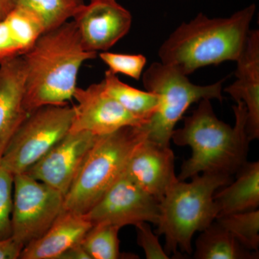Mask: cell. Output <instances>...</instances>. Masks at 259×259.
<instances>
[{"label":"cell","instance_id":"cell-1","mask_svg":"<svg viewBox=\"0 0 259 259\" xmlns=\"http://www.w3.org/2000/svg\"><path fill=\"white\" fill-rule=\"evenodd\" d=\"M97 53L85 50L74 22H66L38 37L23 57L24 105L30 113L44 105H65L74 98L78 73Z\"/></svg>","mask_w":259,"mask_h":259},{"label":"cell","instance_id":"cell-2","mask_svg":"<svg viewBox=\"0 0 259 259\" xmlns=\"http://www.w3.org/2000/svg\"><path fill=\"white\" fill-rule=\"evenodd\" d=\"M211 100L202 99L182 128L175 130L171 140L179 146H190L192 156L184 161L177 179L185 181L203 172L236 174L247 162L249 139L246 133L244 103L233 106L234 127L220 120Z\"/></svg>","mask_w":259,"mask_h":259},{"label":"cell","instance_id":"cell-3","mask_svg":"<svg viewBox=\"0 0 259 259\" xmlns=\"http://www.w3.org/2000/svg\"><path fill=\"white\" fill-rule=\"evenodd\" d=\"M255 4L229 18H209L199 13L183 23L163 42L158 56L163 64L188 76L204 66L236 61L245 47Z\"/></svg>","mask_w":259,"mask_h":259},{"label":"cell","instance_id":"cell-4","mask_svg":"<svg viewBox=\"0 0 259 259\" xmlns=\"http://www.w3.org/2000/svg\"><path fill=\"white\" fill-rule=\"evenodd\" d=\"M190 179L189 182L177 180L159 202L156 233L164 236L168 255L178 254V249L192 254V237L208 228L219 214L214 193L231 182V175L218 172H203Z\"/></svg>","mask_w":259,"mask_h":259},{"label":"cell","instance_id":"cell-5","mask_svg":"<svg viewBox=\"0 0 259 259\" xmlns=\"http://www.w3.org/2000/svg\"><path fill=\"white\" fill-rule=\"evenodd\" d=\"M146 139L143 125L98 136L65 195L63 210L88 212L122 175L133 151Z\"/></svg>","mask_w":259,"mask_h":259},{"label":"cell","instance_id":"cell-6","mask_svg":"<svg viewBox=\"0 0 259 259\" xmlns=\"http://www.w3.org/2000/svg\"><path fill=\"white\" fill-rule=\"evenodd\" d=\"M144 88L159 98L157 110L143 125L147 139L163 146H170L177 122L191 105L202 99L223 101V81L200 86L191 82L187 76L161 62H155L142 76Z\"/></svg>","mask_w":259,"mask_h":259},{"label":"cell","instance_id":"cell-7","mask_svg":"<svg viewBox=\"0 0 259 259\" xmlns=\"http://www.w3.org/2000/svg\"><path fill=\"white\" fill-rule=\"evenodd\" d=\"M74 107L44 105L30 112L19 126L0 160L13 176L25 173L69 132Z\"/></svg>","mask_w":259,"mask_h":259},{"label":"cell","instance_id":"cell-8","mask_svg":"<svg viewBox=\"0 0 259 259\" xmlns=\"http://www.w3.org/2000/svg\"><path fill=\"white\" fill-rule=\"evenodd\" d=\"M64 195L26 174L14 176L11 237L24 247L49 230L64 209Z\"/></svg>","mask_w":259,"mask_h":259},{"label":"cell","instance_id":"cell-9","mask_svg":"<svg viewBox=\"0 0 259 259\" xmlns=\"http://www.w3.org/2000/svg\"><path fill=\"white\" fill-rule=\"evenodd\" d=\"M84 214L93 225L109 223L120 228L144 222L156 225L160 214L159 202L123 171Z\"/></svg>","mask_w":259,"mask_h":259},{"label":"cell","instance_id":"cell-10","mask_svg":"<svg viewBox=\"0 0 259 259\" xmlns=\"http://www.w3.org/2000/svg\"><path fill=\"white\" fill-rule=\"evenodd\" d=\"M74 117L69 132L87 131L103 136L127 126H141L144 122L130 113L104 90L103 81L86 89L76 88Z\"/></svg>","mask_w":259,"mask_h":259},{"label":"cell","instance_id":"cell-11","mask_svg":"<svg viewBox=\"0 0 259 259\" xmlns=\"http://www.w3.org/2000/svg\"><path fill=\"white\" fill-rule=\"evenodd\" d=\"M98 137L87 131L69 132L25 174L67 193Z\"/></svg>","mask_w":259,"mask_h":259},{"label":"cell","instance_id":"cell-12","mask_svg":"<svg viewBox=\"0 0 259 259\" xmlns=\"http://www.w3.org/2000/svg\"><path fill=\"white\" fill-rule=\"evenodd\" d=\"M85 50L106 51L131 29L132 16L117 1L90 2L73 18Z\"/></svg>","mask_w":259,"mask_h":259},{"label":"cell","instance_id":"cell-13","mask_svg":"<svg viewBox=\"0 0 259 259\" xmlns=\"http://www.w3.org/2000/svg\"><path fill=\"white\" fill-rule=\"evenodd\" d=\"M175 161L170 146L146 139L133 151L124 172L160 202L178 180L175 175Z\"/></svg>","mask_w":259,"mask_h":259},{"label":"cell","instance_id":"cell-14","mask_svg":"<svg viewBox=\"0 0 259 259\" xmlns=\"http://www.w3.org/2000/svg\"><path fill=\"white\" fill-rule=\"evenodd\" d=\"M236 80L224 91L247 110L246 133L250 141L259 138V31L250 30L236 60Z\"/></svg>","mask_w":259,"mask_h":259},{"label":"cell","instance_id":"cell-15","mask_svg":"<svg viewBox=\"0 0 259 259\" xmlns=\"http://www.w3.org/2000/svg\"><path fill=\"white\" fill-rule=\"evenodd\" d=\"M25 69L22 56L0 63V160L29 115L24 105Z\"/></svg>","mask_w":259,"mask_h":259},{"label":"cell","instance_id":"cell-16","mask_svg":"<svg viewBox=\"0 0 259 259\" xmlns=\"http://www.w3.org/2000/svg\"><path fill=\"white\" fill-rule=\"evenodd\" d=\"M93 226L85 214L63 210L40 238L24 247L20 259H59L66 250L79 244Z\"/></svg>","mask_w":259,"mask_h":259},{"label":"cell","instance_id":"cell-17","mask_svg":"<svg viewBox=\"0 0 259 259\" xmlns=\"http://www.w3.org/2000/svg\"><path fill=\"white\" fill-rule=\"evenodd\" d=\"M236 180L214 194L219 216L257 209L259 206V163L248 162L236 172Z\"/></svg>","mask_w":259,"mask_h":259},{"label":"cell","instance_id":"cell-18","mask_svg":"<svg viewBox=\"0 0 259 259\" xmlns=\"http://www.w3.org/2000/svg\"><path fill=\"white\" fill-rule=\"evenodd\" d=\"M194 256L197 259H251L258 258V254L242 246L229 231L214 221L201 232Z\"/></svg>","mask_w":259,"mask_h":259},{"label":"cell","instance_id":"cell-19","mask_svg":"<svg viewBox=\"0 0 259 259\" xmlns=\"http://www.w3.org/2000/svg\"><path fill=\"white\" fill-rule=\"evenodd\" d=\"M104 90L121 106L145 123L148 122L157 110L159 98L156 94L129 86L110 70L105 71Z\"/></svg>","mask_w":259,"mask_h":259},{"label":"cell","instance_id":"cell-20","mask_svg":"<svg viewBox=\"0 0 259 259\" xmlns=\"http://www.w3.org/2000/svg\"><path fill=\"white\" fill-rule=\"evenodd\" d=\"M83 5L82 0H18L16 7L35 15L46 32L74 18Z\"/></svg>","mask_w":259,"mask_h":259},{"label":"cell","instance_id":"cell-21","mask_svg":"<svg viewBox=\"0 0 259 259\" xmlns=\"http://www.w3.org/2000/svg\"><path fill=\"white\" fill-rule=\"evenodd\" d=\"M120 227L109 223L93 225L80 244L91 259L124 258L120 252Z\"/></svg>","mask_w":259,"mask_h":259},{"label":"cell","instance_id":"cell-22","mask_svg":"<svg viewBox=\"0 0 259 259\" xmlns=\"http://www.w3.org/2000/svg\"><path fill=\"white\" fill-rule=\"evenodd\" d=\"M216 221L230 232L242 246L250 251L258 252L259 211L234 213L219 216Z\"/></svg>","mask_w":259,"mask_h":259},{"label":"cell","instance_id":"cell-23","mask_svg":"<svg viewBox=\"0 0 259 259\" xmlns=\"http://www.w3.org/2000/svg\"><path fill=\"white\" fill-rule=\"evenodd\" d=\"M12 36L21 51L22 55L35 44L44 33V29L38 19L22 8H15L5 19Z\"/></svg>","mask_w":259,"mask_h":259},{"label":"cell","instance_id":"cell-24","mask_svg":"<svg viewBox=\"0 0 259 259\" xmlns=\"http://www.w3.org/2000/svg\"><path fill=\"white\" fill-rule=\"evenodd\" d=\"M100 57L114 74H125L136 80L141 79L146 64V58L142 54L128 55L103 52L100 54Z\"/></svg>","mask_w":259,"mask_h":259},{"label":"cell","instance_id":"cell-25","mask_svg":"<svg viewBox=\"0 0 259 259\" xmlns=\"http://www.w3.org/2000/svg\"><path fill=\"white\" fill-rule=\"evenodd\" d=\"M14 176L0 166V240L11 237Z\"/></svg>","mask_w":259,"mask_h":259},{"label":"cell","instance_id":"cell-26","mask_svg":"<svg viewBox=\"0 0 259 259\" xmlns=\"http://www.w3.org/2000/svg\"><path fill=\"white\" fill-rule=\"evenodd\" d=\"M137 228V242L144 250L146 258L148 259H168L169 255L162 248L158 241V235L153 233L151 226L147 222L136 225Z\"/></svg>","mask_w":259,"mask_h":259},{"label":"cell","instance_id":"cell-27","mask_svg":"<svg viewBox=\"0 0 259 259\" xmlns=\"http://www.w3.org/2000/svg\"><path fill=\"white\" fill-rule=\"evenodd\" d=\"M22 56L21 51L12 36L6 20L0 22V63Z\"/></svg>","mask_w":259,"mask_h":259},{"label":"cell","instance_id":"cell-28","mask_svg":"<svg viewBox=\"0 0 259 259\" xmlns=\"http://www.w3.org/2000/svg\"><path fill=\"white\" fill-rule=\"evenodd\" d=\"M24 246L12 237L0 240V259L20 258Z\"/></svg>","mask_w":259,"mask_h":259},{"label":"cell","instance_id":"cell-29","mask_svg":"<svg viewBox=\"0 0 259 259\" xmlns=\"http://www.w3.org/2000/svg\"><path fill=\"white\" fill-rule=\"evenodd\" d=\"M59 259H91L81 244L74 245L66 250Z\"/></svg>","mask_w":259,"mask_h":259},{"label":"cell","instance_id":"cell-30","mask_svg":"<svg viewBox=\"0 0 259 259\" xmlns=\"http://www.w3.org/2000/svg\"><path fill=\"white\" fill-rule=\"evenodd\" d=\"M18 0H0V22L3 21L16 8Z\"/></svg>","mask_w":259,"mask_h":259},{"label":"cell","instance_id":"cell-31","mask_svg":"<svg viewBox=\"0 0 259 259\" xmlns=\"http://www.w3.org/2000/svg\"><path fill=\"white\" fill-rule=\"evenodd\" d=\"M95 1H116V0H90V2Z\"/></svg>","mask_w":259,"mask_h":259}]
</instances>
